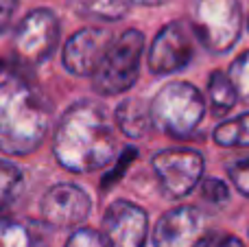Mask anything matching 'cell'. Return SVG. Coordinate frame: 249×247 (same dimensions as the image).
Masks as SVG:
<instances>
[{
	"label": "cell",
	"mask_w": 249,
	"mask_h": 247,
	"mask_svg": "<svg viewBox=\"0 0 249 247\" xmlns=\"http://www.w3.org/2000/svg\"><path fill=\"white\" fill-rule=\"evenodd\" d=\"M53 123V103L39 86L16 70H0V151L29 156Z\"/></svg>",
	"instance_id": "1"
},
{
	"label": "cell",
	"mask_w": 249,
	"mask_h": 247,
	"mask_svg": "<svg viewBox=\"0 0 249 247\" xmlns=\"http://www.w3.org/2000/svg\"><path fill=\"white\" fill-rule=\"evenodd\" d=\"M116 140L107 114L94 101L70 105L53 134V156L70 173H92L114 160Z\"/></svg>",
	"instance_id": "2"
},
{
	"label": "cell",
	"mask_w": 249,
	"mask_h": 247,
	"mask_svg": "<svg viewBox=\"0 0 249 247\" xmlns=\"http://www.w3.org/2000/svg\"><path fill=\"white\" fill-rule=\"evenodd\" d=\"M151 118L160 131L171 138H188L206 116L201 92L186 81L166 83L151 101Z\"/></svg>",
	"instance_id": "3"
},
{
	"label": "cell",
	"mask_w": 249,
	"mask_h": 247,
	"mask_svg": "<svg viewBox=\"0 0 249 247\" xmlns=\"http://www.w3.org/2000/svg\"><path fill=\"white\" fill-rule=\"evenodd\" d=\"M144 51V35L138 29H127L107 46L96 72L92 74V88L96 94L116 96L131 90L140 74V59Z\"/></svg>",
	"instance_id": "4"
},
{
	"label": "cell",
	"mask_w": 249,
	"mask_h": 247,
	"mask_svg": "<svg viewBox=\"0 0 249 247\" xmlns=\"http://www.w3.org/2000/svg\"><path fill=\"white\" fill-rule=\"evenodd\" d=\"M193 29L197 39L210 53H228L241 37L243 18L238 0H199Z\"/></svg>",
	"instance_id": "5"
},
{
	"label": "cell",
	"mask_w": 249,
	"mask_h": 247,
	"mask_svg": "<svg viewBox=\"0 0 249 247\" xmlns=\"http://www.w3.org/2000/svg\"><path fill=\"white\" fill-rule=\"evenodd\" d=\"M59 42V20L51 9H33L20 22L13 37V51L20 64L35 68L51 59Z\"/></svg>",
	"instance_id": "6"
},
{
	"label": "cell",
	"mask_w": 249,
	"mask_h": 247,
	"mask_svg": "<svg viewBox=\"0 0 249 247\" xmlns=\"http://www.w3.org/2000/svg\"><path fill=\"white\" fill-rule=\"evenodd\" d=\"M160 188L171 199L186 197L203 175V156L195 149H164L151 160Z\"/></svg>",
	"instance_id": "7"
},
{
	"label": "cell",
	"mask_w": 249,
	"mask_h": 247,
	"mask_svg": "<svg viewBox=\"0 0 249 247\" xmlns=\"http://www.w3.org/2000/svg\"><path fill=\"white\" fill-rule=\"evenodd\" d=\"M92 210V199L81 186L59 182L48 188L39 201V212L46 226L57 230H77L83 226Z\"/></svg>",
	"instance_id": "8"
},
{
	"label": "cell",
	"mask_w": 249,
	"mask_h": 247,
	"mask_svg": "<svg viewBox=\"0 0 249 247\" xmlns=\"http://www.w3.org/2000/svg\"><path fill=\"white\" fill-rule=\"evenodd\" d=\"M195 53V42L190 26L181 20L168 22L166 26L160 29V33L155 35L153 44L149 48V57L146 64L149 70L158 77L164 74H173L184 70L190 64Z\"/></svg>",
	"instance_id": "9"
},
{
	"label": "cell",
	"mask_w": 249,
	"mask_h": 247,
	"mask_svg": "<svg viewBox=\"0 0 249 247\" xmlns=\"http://www.w3.org/2000/svg\"><path fill=\"white\" fill-rule=\"evenodd\" d=\"M103 236L109 247H144L149 214L133 201H112L103 214Z\"/></svg>",
	"instance_id": "10"
},
{
	"label": "cell",
	"mask_w": 249,
	"mask_h": 247,
	"mask_svg": "<svg viewBox=\"0 0 249 247\" xmlns=\"http://www.w3.org/2000/svg\"><path fill=\"white\" fill-rule=\"evenodd\" d=\"M206 236V217L195 206H177L160 217L153 247H199Z\"/></svg>",
	"instance_id": "11"
},
{
	"label": "cell",
	"mask_w": 249,
	"mask_h": 247,
	"mask_svg": "<svg viewBox=\"0 0 249 247\" xmlns=\"http://www.w3.org/2000/svg\"><path fill=\"white\" fill-rule=\"evenodd\" d=\"M112 44L109 31L99 26H86L79 29L68 37L64 46V66L74 77H92L99 68L107 46Z\"/></svg>",
	"instance_id": "12"
},
{
	"label": "cell",
	"mask_w": 249,
	"mask_h": 247,
	"mask_svg": "<svg viewBox=\"0 0 249 247\" xmlns=\"http://www.w3.org/2000/svg\"><path fill=\"white\" fill-rule=\"evenodd\" d=\"M116 125L127 138H144L153 127L151 107L142 99H124L116 107Z\"/></svg>",
	"instance_id": "13"
},
{
	"label": "cell",
	"mask_w": 249,
	"mask_h": 247,
	"mask_svg": "<svg viewBox=\"0 0 249 247\" xmlns=\"http://www.w3.org/2000/svg\"><path fill=\"white\" fill-rule=\"evenodd\" d=\"M0 247H51L42 223L0 221Z\"/></svg>",
	"instance_id": "14"
},
{
	"label": "cell",
	"mask_w": 249,
	"mask_h": 247,
	"mask_svg": "<svg viewBox=\"0 0 249 247\" xmlns=\"http://www.w3.org/2000/svg\"><path fill=\"white\" fill-rule=\"evenodd\" d=\"M133 0H72V11L88 20L118 22L129 13Z\"/></svg>",
	"instance_id": "15"
},
{
	"label": "cell",
	"mask_w": 249,
	"mask_h": 247,
	"mask_svg": "<svg viewBox=\"0 0 249 247\" xmlns=\"http://www.w3.org/2000/svg\"><path fill=\"white\" fill-rule=\"evenodd\" d=\"M24 191V175L13 162L0 160V221L9 219Z\"/></svg>",
	"instance_id": "16"
},
{
	"label": "cell",
	"mask_w": 249,
	"mask_h": 247,
	"mask_svg": "<svg viewBox=\"0 0 249 247\" xmlns=\"http://www.w3.org/2000/svg\"><path fill=\"white\" fill-rule=\"evenodd\" d=\"M208 94H210V107L214 116H228L232 112L234 103L238 101L236 90H234L230 77H225L221 70H214L210 74V83H208Z\"/></svg>",
	"instance_id": "17"
},
{
	"label": "cell",
	"mask_w": 249,
	"mask_h": 247,
	"mask_svg": "<svg viewBox=\"0 0 249 247\" xmlns=\"http://www.w3.org/2000/svg\"><path fill=\"white\" fill-rule=\"evenodd\" d=\"M214 142L221 147H249V112L216 127Z\"/></svg>",
	"instance_id": "18"
},
{
	"label": "cell",
	"mask_w": 249,
	"mask_h": 247,
	"mask_svg": "<svg viewBox=\"0 0 249 247\" xmlns=\"http://www.w3.org/2000/svg\"><path fill=\"white\" fill-rule=\"evenodd\" d=\"M230 81H232L236 96L249 105V51L238 55L230 66Z\"/></svg>",
	"instance_id": "19"
},
{
	"label": "cell",
	"mask_w": 249,
	"mask_h": 247,
	"mask_svg": "<svg viewBox=\"0 0 249 247\" xmlns=\"http://www.w3.org/2000/svg\"><path fill=\"white\" fill-rule=\"evenodd\" d=\"M64 247H109L103 232L92 230V228H77L68 236Z\"/></svg>",
	"instance_id": "20"
},
{
	"label": "cell",
	"mask_w": 249,
	"mask_h": 247,
	"mask_svg": "<svg viewBox=\"0 0 249 247\" xmlns=\"http://www.w3.org/2000/svg\"><path fill=\"white\" fill-rule=\"evenodd\" d=\"M201 197L210 201L212 206H223L230 199V188L225 182L216 177H203L201 179Z\"/></svg>",
	"instance_id": "21"
},
{
	"label": "cell",
	"mask_w": 249,
	"mask_h": 247,
	"mask_svg": "<svg viewBox=\"0 0 249 247\" xmlns=\"http://www.w3.org/2000/svg\"><path fill=\"white\" fill-rule=\"evenodd\" d=\"M228 175L232 179V184L236 186V191L249 197V158H243V160H236L234 164H230Z\"/></svg>",
	"instance_id": "22"
},
{
	"label": "cell",
	"mask_w": 249,
	"mask_h": 247,
	"mask_svg": "<svg viewBox=\"0 0 249 247\" xmlns=\"http://www.w3.org/2000/svg\"><path fill=\"white\" fill-rule=\"evenodd\" d=\"M18 7H20V0H0V33L11 31Z\"/></svg>",
	"instance_id": "23"
},
{
	"label": "cell",
	"mask_w": 249,
	"mask_h": 247,
	"mask_svg": "<svg viewBox=\"0 0 249 247\" xmlns=\"http://www.w3.org/2000/svg\"><path fill=\"white\" fill-rule=\"evenodd\" d=\"M133 158H136V149H127V151H124V156L121 158L123 162H118V166H116V171H112V173L107 175V179H105V184L103 186L107 188L109 184H114V182H118V179H121V175H123V171L127 169L129 164H131V160Z\"/></svg>",
	"instance_id": "24"
},
{
	"label": "cell",
	"mask_w": 249,
	"mask_h": 247,
	"mask_svg": "<svg viewBox=\"0 0 249 247\" xmlns=\"http://www.w3.org/2000/svg\"><path fill=\"white\" fill-rule=\"evenodd\" d=\"M203 247H245L241 239L232 234H212L210 239L203 243Z\"/></svg>",
	"instance_id": "25"
},
{
	"label": "cell",
	"mask_w": 249,
	"mask_h": 247,
	"mask_svg": "<svg viewBox=\"0 0 249 247\" xmlns=\"http://www.w3.org/2000/svg\"><path fill=\"white\" fill-rule=\"evenodd\" d=\"M138 4H144V7H158V4H166L168 0H133Z\"/></svg>",
	"instance_id": "26"
},
{
	"label": "cell",
	"mask_w": 249,
	"mask_h": 247,
	"mask_svg": "<svg viewBox=\"0 0 249 247\" xmlns=\"http://www.w3.org/2000/svg\"><path fill=\"white\" fill-rule=\"evenodd\" d=\"M247 29H249V20H247Z\"/></svg>",
	"instance_id": "27"
}]
</instances>
